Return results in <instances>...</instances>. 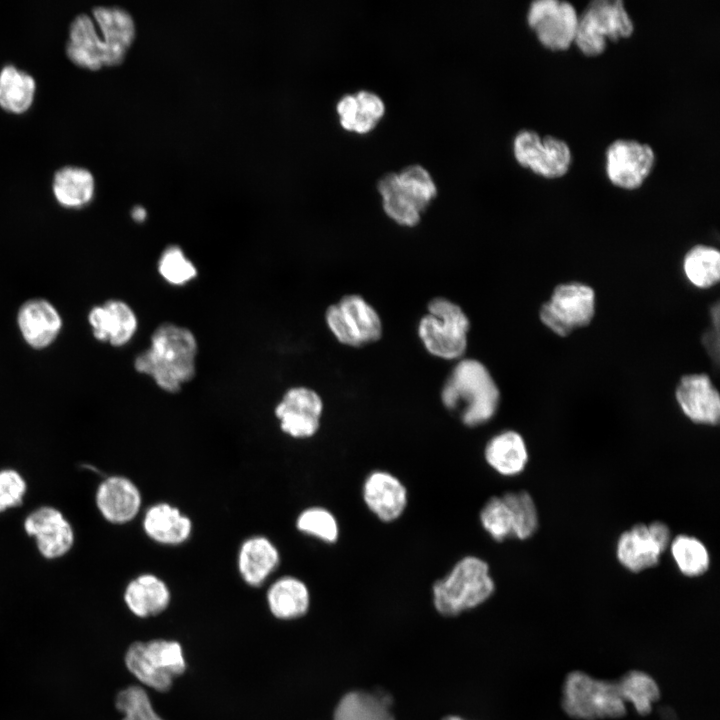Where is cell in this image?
I'll return each mask as SVG.
<instances>
[{"label":"cell","instance_id":"cell-1","mask_svg":"<svg viewBox=\"0 0 720 720\" xmlns=\"http://www.w3.org/2000/svg\"><path fill=\"white\" fill-rule=\"evenodd\" d=\"M198 341L187 327L173 322L159 324L150 346L136 355L134 369L151 377L167 393H178L196 375Z\"/></svg>","mask_w":720,"mask_h":720},{"label":"cell","instance_id":"cell-2","mask_svg":"<svg viewBox=\"0 0 720 720\" xmlns=\"http://www.w3.org/2000/svg\"><path fill=\"white\" fill-rule=\"evenodd\" d=\"M442 405L457 414L469 428L481 426L496 414L500 391L487 367L472 358H461L440 392Z\"/></svg>","mask_w":720,"mask_h":720},{"label":"cell","instance_id":"cell-3","mask_svg":"<svg viewBox=\"0 0 720 720\" xmlns=\"http://www.w3.org/2000/svg\"><path fill=\"white\" fill-rule=\"evenodd\" d=\"M494 591L489 564L478 556L466 555L432 584V600L439 614L452 617L483 604Z\"/></svg>","mask_w":720,"mask_h":720},{"label":"cell","instance_id":"cell-4","mask_svg":"<svg viewBox=\"0 0 720 720\" xmlns=\"http://www.w3.org/2000/svg\"><path fill=\"white\" fill-rule=\"evenodd\" d=\"M470 320L464 310L445 297H435L418 324V336L428 353L444 360H460L468 345Z\"/></svg>","mask_w":720,"mask_h":720},{"label":"cell","instance_id":"cell-5","mask_svg":"<svg viewBox=\"0 0 720 720\" xmlns=\"http://www.w3.org/2000/svg\"><path fill=\"white\" fill-rule=\"evenodd\" d=\"M561 705L568 716L578 720L619 718L627 711L617 682L596 679L581 671L566 676Z\"/></svg>","mask_w":720,"mask_h":720},{"label":"cell","instance_id":"cell-6","mask_svg":"<svg viewBox=\"0 0 720 720\" xmlns=\"http://www.w3.org/2000/svg\"><path fill=\"white\" fill-rule=\"evenodd\" d=\"M634 23L621 0H595L578 16L574 44L588 57L601 55L607 41L629 38Z\"/></svg>","mask_w":720,"mask_h":720},{"label":"cell","instance_id":"cell-7","mask_svg":"<svg viewBox=\"0 0 720 720\" xmlns=\"http://www.w3.org/2000/svg\"><path fill=\"white\" fill-rule=\"evenodd\" d=\"M125 665L141 683L157 691L168 690L186 667L180 644L167 640L131 644L125 654Z\"/></svg>","mask_w":720,"mask_h":720},{"label":"cell","instance_id":"cell-8","mask_svg":"<svg viewBox=\"0 0 720 720\" xmlns=\"http://www.w3.org/2000/svg\"><path fill=\"white\" fill-rule=\"evenodd\" d=\"M325 322L338 342L354 348L377 342L383 333L378 312L358 294L344 295L331 304Z\"/></svg>","mask_w":720,"mask_h":720},{"label":"cell","instance_id":"cell-9","mask_svg":"<svg viewBox=\"0 0 720 720\" xmlns=\"http://www.w3.org/2000/svg\"><path fill=\"white\" fill-rule=\"evenodd\" d=\"M512 149L520 166L546 179L563 177L572 163L566 141L552 135L542 137L534 130H520L513 139Z\"/></svg>","mask_w":720,"mask_h":720},{"label":"cell","instance_id":"cell-10","mask_svg":"<svg viewBox=\"0 0 720 720\" xmlns=\"http://www.w3.org/2000/svg\"><path fill=\"white\" fill-rule=\"evenodd\" d=\"M595 312V293L582 283L558 285L540 308V319L559 336L588 325Z\"/></svg>","mask_w":720,"mask_h":720},{"label":"cell","instance_id":"cell-11","mask_svg":"<svg viewBox=\"0 0 720 720\" xmlns=\"http://www.w3.org/2000/svg\"><path fill=\"white\" fill-rule=\"evenodd\" d=\"M578 16L567 1L536 0L529 5L527 23L543 47L559 52L574 44Z\"/></svg>","mask_w":720,"mask_h":720},{"label":"cell","instance_id":"cell-12","mask_svg":"<svg viewBox=\"0 0 720 720\" xmlns=\"http://www.w3.org/2000/svg\"><path fill=\"white\" fill-rule=\"evenodd\" d=\"M23 529L34 540L39 555L46 560L65 557L75 545L72 523L62 510L53 505H41L27 514Z\"/></svg>","mask_w":720,"mask_h":720},{"label":"cell","instance_id":"cell-13","mask_svg":"<svg viewBox=\"0 0 720 720\" xmlns=\"http://www.w3.org/2000/svg\"><path fill=\"white\" fill-rule=\"evenodd\" d=\"M655 161L650 145L633 139H617L605 152L606 176L618 188L635 190L649 177Z\"/></svg>","mask_w":720,"mask_h":720},{"label":"cell","instance_id":"cell-14","mask_svg":"<svg viewBox=\"0 0 720 720\" xmlns=\"http://www.w3.org/2000/svg\"><path fill=\"white\" fill-rule=\"evenodd\" d=\"M324 403L314 389L293 386L285 391L274 409L283 433L294 439H309L320 429Z\"/></svg>","mask_w":720,"mask_h":720},{"label":"cell","instance_id":"cell-15","mask_svg":"<svg viewBox=\"0 0 720 720\" xmlns=\"http://www.w3.org/2000/svg\"><path fill=\"white\" fill-rule=\"evenodd\" d=\"M95 506L100 516L112 525L133 521L142 507V494L134 481L124 475H110L97 486Z\"/></svg>","mask_w":720,"mask_h":720},{"label":"cell","instance_id":"cell-16","mask_svg":"<svg viewBox=\"0 0 720 720\" xmlns=\"http://www.w3.org/2000/svg\"><path fill=\"white\" fill-rule=\"evenodd\" d=\"M362 499L367 509L380 521L399 519L408 505V490L391 472L371 471L362 484Z\"/></svg>","mask_w":720,"mask_h":720},{"label":"cell","instance_id":"cell-17","mask_svg":"<svg viewBox=\"0 0 720 720\" xmlns=\"http://www.w3.org/2000/svg\"><path fill=\"white\" fill-rule=\"evenodd\" d=\"M17 325L25 343L33 349L42 350L56 341L63 321L50 301L34 298L24 302L18 309Z\"/></svg>","mask_w":720,"mask_h":720},{"label":"cell","instance_id":"cell-18","mask_svg":"<svg viewBox=\"0 0 720 720\" xmlns=\"http://www.w3.org/2000/svg\"><path fill=\"white\" fill-rule=\"evenodd\" d=\"M682 412L694 423L716 425L720 419V396L706 374L681 378L675 392Z\"/></svg>","mask_w":720,"mask_h":720},{"label":"cell","instance_id":"cell-19","mask_svg":"<svg viewBox=\"0 0 720 720\" xmlns=\"http://www.w3.org/2000/svg\"><path fill=\"white\" fill-rule=\"evenodd\" d=\"M142 528L153 542L166 546L185 543L192 534V520L178 507L159 502L145 511Z\"/></svg>","mask_w":720,"mask_h":720},{"label":"cell","instance_id":"cell-20","mask_svg":"<svg viewBox=\"0 0 720 720\" xmlns=\"http://www.w3.org/2000/svg\"><path fill=\"white\" fill-rule=\"evenodd\" d=\"M66 54L74 64L82 68L97 70L108 66L105 41L99 37L95 23L89 15L79 14L71 22Z\"/></svg>","mask_w":720,"mask_h":720},{"label":"cell","instance_id":"cell-21","mask_svg":"<svg viewBox=\"0 0 720 720\" xmlns=\"http://www.w3.org/2000/svg\"><path fill=\"white\" fill-rule=\"evenodd\" d=\"M276 545L266 536L254 535L240 546L237 568L241 578L250 586H261L280 564Z\"/></svg>","mask_w":720,"mask_h":720},{"label":"cell","instance_id":"cell-22","mask_svg":"<svg viewBox=\"0 0 720 720\" xmlns=\"http://www.w3.org/2000/svg\"><path fill=\"white\" fill-rule=\"evenodd\" d=\"M341 127L356 134L372 131L385 114L383 99L373 91L344 94L336 104Z\"/></svg>","mask_w":720,"mask_h":720},{"label":"cell","instance_id":"cell-23","mask_svg":"<svg viewBox=\"0 0 720 720\" xmlns=\"http://www.w3.org/2000/svg\"><path fill=\"white\" fill-rule=\"evenodd\" d=\"M483 455L488 466L505 477L519 475L529 459L525 440L513 430L492 436L484 447Z\"/></svg>","mask_w":720,"mask_h":720},{"label":"cell","instance_id":"cell-24","mask_svg":"<svg viewBox=\"0 0 720 720\" xmlns=\"http://www.w3.org/2000/svg\"><path fill=\"white\" fill-rule=\"evenodd\" d=\"M92 16L105 37L109 66L119 64L135 37L133 18L123 8L104 6L93 8Z\"/></svg>","mask_w":720,"mask_h":720},{"label":"cell","instance_id":"cell-25","mask_svg":"<svg viewBox=\"0 0 720 720\" xmlns=\"http://www.w3.org/2000/svg\"><path fill=\"white\" fill-rule=\"evenodd\" d=\"M167 584L152 573H143L126 585L123 599L127 608L137 617L154 616L164 611L170 602Z\"/></svg>","mask_w":720,"mask_h":720},{"label":"cell","instance_id":"cell-26","mask_svg":"<svg viewBox=\"0 0 720 720\" xmlns=\"http://www.w3.org/2000/svg\"><path fill=\"white\" fill-rule=\"evenodd\" d=\"M662 553L648 526L641 523L623 532L616 544L618 561L624 568L636 573L657 565Z\"/></svg>","mask_w":720,"mask_h":720},{"label":"cell","instance_id":"cell-27","mask_svg":"<svg viewBox=\"0 0 720 720\" xmlns=\"http://www.w3.org/2000/svg\"><path fill=\"white\" fill-rule=\"evenodd\" d=\"M267 603L271 613L284 620L306 614L310 605L307 585L297 577L285 575L274 581L267 591Z\"/></svg>","mask_w":720,"mask_h":720},{"label":"cell","instance_id":"cell-28","mask_svg":"<svg viewBox=\"0 0 720 720\" xmlns=\"http://www.w3.org/2000/svg\"><path fill=\"white\" fill-rule=\"evenodd\" d=\"M52 188L62 206L80 208L91 201L95 184L93 175L87 169L66 166L55 173Z\"/></svg>","mask_w":720,"mask_h":720},{"label":"cell","instance_id":"cell-29","mask_svg":"<svg viewBox=\"0 0 720 720\" xmlns=\"http://www.w3.org/2000/svg\"><path fill=\"white\" fill-rule=\"evenodd\" d=\"M385 695L351 691L338 702L334 720H394Z\"/></svg>","mask_w":720,"mask_h":720},{"label":"cell","instance_id":"cell-30","mask_svg":"<svg viewBox=\"0 0 720 720\" xmlns=\"http://www.w3.org/2000/svg\"><path fill=\"white\" fill-rule=\"evenodd\" d=\"M377 190L383 210L390 219L404 227L419 224L422 213L401 189L396 172L384 174L377 182Z\"/></svg>","mask_w":720,"mask_h":720},{"label":"cell","instance_id":"cell-31","mask_svg":"<svg viewBox=\"0 0 720 720\" xmlns=\"http://www.w3.org/2000/svg\"><path fill=\"white\" fill-rule=\"evenodd\" d=\"M35 80L25 71L6 65L0 72V106L9 112H25L32 104Z\"/></svg>","mask_w":720,"mask_h":720},{"label":"cell","instance_id":"cell-32","mask_svg":"<svg viewBox=\"0 0 720 720\" xmlns=\"http://www.w3.org/2000/svg\"><path fill=\"white\" fill-rule=\"evenodd\" d=\"M617 683L625 703L632 704L640 715L649 714L660 697L658 684L643 671H629Z\"/></svg>","mask_w":720,"mask_h":720},{"label":"cell","instance_id":"cell-33","mask_svg":"<svg viewBox=\"0 0 720 720\" xmlns=\"http://www.w3.org/2000/svg\"><path fill=\"white\" fill-rule=\"evenodd\" d=\"M683 267L692 284L699 288H709L720 278L719 251L709 246H695L686 254Z\"/></svg>","mask_w":720,"mask_h":720},{"label":"cell","instance_id":"cell-34","mask_svg":"<svg viewBox=\"0 0 720 720\" xmlns=\"http://www.w3.org/2000/svg\"><path fill=\"white\" fill-rule=\"evenodd\" d=\"M670 551L679 571L688 577L703 575L709 568L710 556L698 538L678 535L671 540Z\"/></svg>","mask_w":720,"mask_h":720},{"label":"cell","instance_id":"cell-35","mask_svg":"<svg viewBox=\"0 0 720 720\" xmlns=\"http://www.w3.org/2000/svg\"><path fill=\"white\" fill-rule=\"evenodd\" d=\"M401 189L423 214L437 196V186L429 171L412 164L397 173Z\"/></svg>","mask_w":720,"mask_h":720},{"label":"cell","instance_id":"cell-36","mask_svg":"<svg viewBox=\"0 0 720 720\" xmlns=\"http://www.w3.org/2000/svg\"><path fill=\"white\" fill-rule=\"evenodd\" d=\"M157 270L164 281L177 287L185 286L198 275L195 264L177 244H170L163 249L157 262Z\"/></svg>","mask_w":720,"mask_h":720},{"label":"cell","instance_id":"cell-37","mask_svg":"<svg viewBox=\"0 0 720 720\" xmlns=\"http://www.w3.org/2000/svg\"><path fill=\"white\" fill-rule=\"evenodd\" d=\"M109 326L108 343L114 347L127 345L138 329V318L133 308L120 299H110L103 303Z\"/></svg>","mask_w":720,"mask_h":720},{"label":"cell","instance_id":"cell-38","mask_svg":"<svg viewBox=\"0 0 720 720\" xmlns=\"http://www.w3.org/2000/svg\"><path fill=\"white\" fill-rule=\"evenodd\" d=\"M512 516L513 538L526 540L538 528V512L531 495L526 491H510L502 495Z\"/></svg>","mask_w":720,"mask_h":720},{"label":"cell","instance_id":"cell-39","mask_svg":"<svg viewBox=\"0 0 720 720\" xmlns=\"http://www.w3.org/2000/svg\"><path fill=\"white\" fill-rule=\"evenodd\" d=\"M296 528L326 544L336 543L340 532L335 515L322 506H310L302 510L297 516Z\"/></svg>","mask_w":720,"mask_h":720},{"label":"cell","instance_id":"cell-40","mask_svg":"<svg viewBox=\"0 0 720 720\" xmlns=\"http://www.w3.org/2000/svg\"><path fill=\"white\" fill-rule=\"evenodd\" d=\"M479 520L486 533L497 542L513 538L511 512L502 496L490 497L479 512Z\"/></svg>","mask_w":720,"mask_h":720},{"label":"cell","instance_id":"cell-41","mask_svg":"<svg viewBox=\"0 0 720 720\" xmlns=\"http://www.w3.org/2000/svg\"><path fill=\"white\" fill-rule=\"evenodd\" d=\"M115 706L123 714L122 720H163L154 711L145 690L139 686H129L121 690L116 697Z\"/></svg>","mask_w":720,"mask_h":720},{"label":"cell","instance_id":"cell-42","mask_svg":"<svg viewBox=\"0 0 720 720\" xmlns=\"http://www.w3.org/2000/svg\"><path fill=\"white\" fill-rule=\"evenodd\" d=\"M28 491L24 475L14 468L0 469V514L22 505Z\"/></svg>","mask_w":720,"mask_h":720},{"label":"cell","instance_id":"cell-43","mask_svg":"<svg viewBox=\"0 0 720 720\" xmlns=\"http://www.w3.org/2000/svg\"><path fill=\"white\" fill-rule=\"evenodd\" d=\"M88 323L94 338L100 342L109 340L108 316L103 304L96 305L88 313Z\"/></svg>","mask_w":720,"mask_h":720},{"label":"cell","instance_id":"cell-44","mask_svg":"<svg viewBox=\"0 0 720 720\" xmlns=\"http://www.w3.org/2000/svg\"><path fill=\"white\" fill-rule=\"evenodd\" d=\"M647 526L653 540L656 542L662 552H665L670 546L672 540L669 527L665 523L660 521H655Z\"/></svg>","mask_w":720,"mask_h":720},{"label":"cell","instance_id":"cell-45","mask_svg":"<svg viewBox=\"0 0 720 720\" xmlns=\"http://www.w3.org/2000/svg\"><path fill=\"white\" fill-rule=\"evenodd\" d=\"M131 216L136 222H143L147 217V211L143 206L137 205L133 207L131 211Z\"/></svg>","mask_w":720,"mask_h":720},{"label":"cell","instance_id":"cell-46","mask_svg":"<svg viewBox=\"0 0 720 720\" xmlns=\"http://www.w3.org/2000/svg\"><path fill=\"white\" fill-rule=\"evenodd\" d=\"M442 720H465V719H463L459 716H456V715H449V716L444 717Z\"/></svg>","mask_w":720,"mask_h":720}]
</instances>
